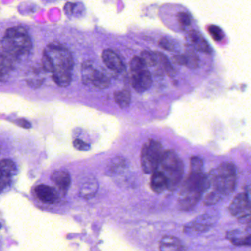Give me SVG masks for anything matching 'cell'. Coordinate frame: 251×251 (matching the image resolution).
Wrapping results in <instances>:
<instances>
[{"instance_id":"cb8c5ba5","label":"cell","mask_w":251,"mask_h":251,"mask_svg":"<svg viewBox=\"0 0 251 251\" xmlns=\"http://www.w3.org/2000/svg\"><path fill=\"white\" fill-rule=\"evenodd\" d=\"M223 196L216 191L213 190L212 192L207 194L206 196L204 199V204L205 205H212L217 203L220 200L222 199Z\"/></svg>"},{"instance_id":"4316f807","label":"cell","mask_w":251,"mask_h":251,"mask_svg":"<svg viewBox=\"0 0 251 251\" xmlns=\"http://www.w3.org/2000/svg\"><path fill=\"white\" fill-rule=\"evenodd\" d=\"M208 33L211 35V37L213 38L216 42H221L224 38V33L223 30L215 25H211L208 27Z\"/></svg>"},{"instance_id":"9c48e42d","label":"cell","mask_w":251,"mask_h":251,"mask_svg":"<svg viewBox=\"0 0 251 251\" xmlns=\"http://www.w3.org/2000/svg\"><path fill=\"white\" fill-rule=\"evenodd\" d=\"M202 193L195 191L180 189L177 200V205L181 211H191L199 202Z\"/></svg>"},{"instance_id":"9a60e30c","label":"cell","mask_w":251,"mask_h":251,"mask_svg":"<svg viewBox=\"0 0 251 251\" xmlns=\"http://www.w3.org/2000/svg\"><path fill=\"white\" fill-rule=\"evenodd\" d=\"M51 180L61 190L67 191L71 184V177L70 173L65 170H58L54 172L51 176Z\"/></svg>"},{"instance_id":"4fadbf2b","label":"cell","mask_w":251,"mask_h":251,"mask_svg":"<svg viewBox=\"0 0 251 251\" xmlns=\"http://www.w3.org/2000/svg\"><path fill=\"white\" fill-rule=\"evenodd\" d=\"M151 187L155 193H161L168 188L167 179L161 170H155L151 176Z\"/></svg>"},{"instance_id":"836d02e7","label":"cell","mask_w":251,"mask_h":251,"mask_svg":"<svg viewBox=\"0 0 251 251\" xmlns=\"http://www.w3.org/2000/svg\"><path fill=\"white\" fill-rule=\"evenodd\" d=\"M17 123L18 126L23 127V128L29 129L31 127V124L25 119H20V120H17Z\"/></svg>"},{"instance_id":"2e32d148","label":"cell","mask_w":251,"mask_h":251,"mask_svg":"<svg viewBox=\"0 0 251 251\" xmlns=\"http://www.w3.org/2000/svg\"><path fill=\"white\" fill-rule=\"evenodd\" d=\"M35 192L38 198L46 203H52L56 199V193L55 191L48 185H39L36 186Z\"/></svg>"},{"instance_id":"5b68a950","label":"cell","mask_w":251,"mask_h":251,"mask_svg":"<svg viewBox=\"0 0 251 251\" xmlns=\"http://www.w3.org/2000/svg\"><path fill=\"white\" fill-rule=\"evenodd\" d=\"M162 145L158 141L149 139L144 144L141 152V165L146 174H152L158 170L162 158Z\"/></svg>"},{"instance_id":"5bb4252c","label":"cell","mask_w":251,"mask_h":251,"mask_svg":"<svg viewBox=\"0 0 251 251\" xmlns=\"http://www.w3.org/2000/svg\"><path fill=\"white\" fill-rule=\"evenodd\" d=\"M159 249L161 251H183L186 249L178 238L165 236L161 239Z\"/></svg>"},{"instance_id":"30bf717a","label":"cell","mask_w":251,"mask_h":251,"mask_svg":"<svg viewBox=\"0 0 251 251\" xmlns=\"http://www.w3.org/2000/svg\"><path fill=\"white\" fill-rule=\"evenodd\" d=\"M102 61L108 69L114 72H123L125 66L120 57L114 51L105 50L102 52Z\"/></svg>"},{"instance_id":"ac0fdd59","label":"cell","mask_w":251,"mask_h":251,"mask_svg":"<svg viewBox=\"0 0 251 251\" xmlns=\"http://www.w3.org/2000/svg\"><path fill=\"white\" fill-rule=\"evenodd\" d=\"M98 190V183L95 179L86 180L80 189V195L85 199H90L96 195Z\"/></svg>"},{"instance_id":"f546056e","label":"cell","mask_w":251,"mask_h":251,"mask_svg":"<svg viewBox=\"0 0 251 251\" xmlns=\"http://www.w3.org/2000/svg\"><path fill=\"white\" fill-rule=\"evenodd\" d=\"M73 145H74L75 148L79 151H87L90 150L91 147L89 144L86 143V142H83V141L80 140V139H75L73 142Z\"/></svg>"},{"instance_id":"83f0119b","label":"cell","mask_w":251,"mask_h":251,"mask_svg":"<svg viewBox=\"0 0 251 251\" xmlns=\"http://www.w3.org/2000/svg\"><path fill=\"white\" fill-rule=\"evenodd\" d=\"M130 67L132 72H135L143 70V69L146 68L147 67L141 57L135 56L130 61Z\"/></svg>"},{"instance_id":"d6986e66","label":"cell","mask_w":251,"mask_h":251,"mask_svg":"<svg viewBox=\"0 0 251 251\" xmlns=\"http://www.w3.org/2000/svg\"><path fill=\"white\" fill-rule=\"evenodd\" d=\"M114 100L121 108H127L131 102V94L127 89H122L114 92Z\"/></svg>"},{"instance_id":"8992f818","label":"cell","mask_w":251,"mask_h":251,"mask_svg":"<svg viewBox=\"0 0 251 251\" xmlns=\"http://www.w3.org/2000/svg\"><path fill=\"white\" fill-rule=\"evenodd\" d=\"M82 77L85 84H91L97 89H107L111 84L110 79L102 72L94 68L90 62H85L82 66Z\"/></svg>"},{"instance_id":"3957f363","label":"cell","mask_w":251,"mask_h":251,"mask_svg":"<svg viewBox=\"0 0 251 251\" xmlns=\"http://www.w3.org/2000/svg\"><path fill=\"white\" fill-rule=\"evenodd\" d=\"M208 177L210 186L222 196L229 195L234 190L236 182V170L234 164L223 163L213 170Z\"/></svg>"},{"instance_id":"4dcf8cb0","label":"cell","mask_w":251,"mask_h":251,"mask_svg":"<svg viewBox=\"0 0 251 251\" xmlns=\"http://www.w3.org/2000/svg\"><path fill=\"white\" fill-rule=\"evenodd\" d=\"M125 162H123V158H115L114 161L111 163V171L117 173V172L121 170V169L120 168H123Z\"/></svg>"},{"instance_id":"ba28073f","label":"cell","mask_w":251,"mask_h":251,"mask_svg":"<svg viewBox=\"0 0 251 251\" xmlns=\"http://www.w3.org/2000/svg\"><path fill=\"white\" fill-rule=\"evenodd\" d=\"M132 87L136 92L142 93L151 88L152 80L151 73L146 68L133 72L130 78Z\"/></svg>"},{"instance_id":"7c38bea8","label":"cell","mask_w":251,"mask_h":251,"mask_svg":"<svg viewBox=\"0 0 251 251\" xmlns=\"http://www.w3.org/2000/svg\"><path fill=\"white\" fill-rule=\"evenodd\" d=\"M211 217L208 215H202L198 217L195 221L192 222L190 224L185 227L186 232H196L202 233L206 231L211 226Z\"/></svg>"},{"instance_id":"603a6c76","label":"cell","mask_w":251,"mask_h":251,"mask_svg":"<svg viewBox=\"0 0 251 251\" xmlns=\"http://www.w3.org/2000/svg\"><path fill=\"white\" fill-rule=\"evenodd\" d=\"M158 45L162 49L169 52H176L177 51V46L174 41L167 37L161 38L158 42Z\"/></svg>"},{"instance_id":"484cf974","label":"cell","mask_w":251,"mask_h":251,"mask_svg":"<svg viewBox=\"0 0 251 251\" xmlns=\"http://www.w3.org/2000/svg\"><path fill=\"white\" fill-rule=\"evenodd\" d=\"M10 67L11 64L7 58L0 54V80L6 75L10 70Z\"/></svg>"},{"instance_id":"7a4b0ae2","label":"cell","mask_w":251,"mask_h":251,"mask_svg":"<svg viewBox=\"0 0 251 251\" xmlns=\"http://www.w3.org/2000/svg\"><path fill=\"white\" fill-rule=\"evenodd\" d=\"M5 53L19 58L27 55L32 49V42L27 30L23 27L8 29L1 40Z\"/></svg>"},{"instance_id":"d6a6232c","label":"cell","mask_w":251,"mask_h":251,"mask_svg":"<svg viewBox=\"0 0 251 251\" xmlns=\"http://www.w3.org/2000/svg\"><path fill=\"white\" fill-rule=\"evenodd\" d=\"M172 61L177 65H185V58L183 55H173L172 57Z\"/></svg>"},{"instance_id":"1f68e13d","label":"cell","mask_w":251,"mask_h":251,"mask_svg":"<svg viewBox=\"0 0 251 251\" xmlns=\"http://www.w3.org/2000/svg\"><path fill=\"white\" fill-rule=\"evenodd\" d=\"M10 180H11V177H7L0 172V192L9 184Z\"/></svg>"},{"instance_id":"7402d4cb","label":"cell","mask_w":251,"mask_h":251,"mask_svg":"<svg viewBox=\"0 0 251 251\" xmlns=\"http://www.w3.org/2000/svg\"><path fill=\"white\" fill-rule=\"evenodd\" d=\"M183 55L185 58V66L192 70L198 68L199 65V58L195 53L194 48L187 49Z\"/></svg>"},{"instance_id":"f1b7e54d","label":"cell","mask_w":251,"mask_h":251,"mask_svg":"<svg viewBox=\"0 0 251 251\" xmlns=\"http://www.w3.org/2000/svg\"><path fill=\"white\" fill-rule=\"evenodd\" d=\"M177 20L179 25L182 27H187L190 25L192 23L191 16L186 12H179L177 15Z\"/></svg>"},{"instance_id":"44dd1931","label":"cell","mask_w":251,"mask_h":251,"mask_svg":"<svg viewBox=\"0 0 251 251\" xmlns=\"http://www.w3.org/2000/svg\"><path fill=\"white\" fill-rule=\"evenodd\" d=\"M0 172L7 177H11L17 173V167L14 161L10 159L0 161Z\"/></svg>"},{"instance_id":"e575fe53","label":"cell","mask_w":251,"mask_h":251,"mask_svg":"<svg viewBox=\"0 0 251 251\" xmlns=\"http://www.w3.org/2000/svg\"><path fill=\"white\" fill-rule=\"evenodd\" d=\"M0 227H1V225H0Z\"/></svg>"},{"instance_id":"ffe728a7","label":"cell","mask_w":251,"mask_h":251,"mask_svg":"<svg viewBox=\"0 0 251 251\" xmlns=\"http://www.w3.org/2000/svg\"><path fill=\"white\" fill-rule=\"evenodd\" d=\"M155 58H156L157 64L159 63L162 66L164 72L167 73V75L170 77H173L176 75V70L172 66L171 63L169 61L165 55L161 53V52H154Z\"/></svg>"},{"instance_id":"277c9868","label":"cell","mask_w":251,"mask_h":251,"mask_svg":"<svg viewBox=\"0 0 251 251\" xmlns=\"http://www.w3.org/2000/svg\"><path fill=\"white\" fill-rule=\"evenodd\" d=\"M159 167L167 177V189L173 190L177 188L183 175V164L177 153L172 150L164 151Z\"/></svg>"},{"instance_id":"e0dca14e","label":"cell","mask_w":251,"mask_h":251,"mask_svg":"<svg viewBox=\"0 0 251 251\" xmlns=\"http://www.w3.org/2000/svg\"><path fill=\"white\" fill-rule=\"evenodd\" d=\"M227 239L235 246L250 247L251 245V235L242 236L239 230H232L228 232L227 234Z\"/></svg>"},{"instance_id":"52a82bcc","label":"cell","mask_w":251,"mask_h":251,"mask_svg":"<svg viewBox=\"0 0 251 251\" xmlns=\"http://www.w3.org/2000/svg\"><path fill=\"white\" fill-rule=\"evenodd\" d=\"M229 211L233 217H239L251 214L249 197L247 193L238 194L229 205Z\"/></svg>"},{"instance_id":"8fae6325","label":"cell","mask_w":251,"mask_h":251,"mask_svg":"<svg viewBox=\"0 0 251 251\" xmlns=\"http://www.w3.org/2000/svg\"><path fill=\"white\" fill-rule=\"evenodd\" d=\"M188 39L194 49L200 51V52H205V53H211V47L199 32L195 30H191L188 34Z\"/></svg>"},{"instance_id":"6da1fadb","label":"cell","mask_w":251,"mask_h":251,"mask_svg":"<svg viewBox=\"0 0 251 251\" xmlns=\"http://www.w3.org/2000/svg\"><path fill=\"white\" fill-rule=\"evenodd\" d=\"M42 62L45 70L52 73L56 85L64 88L70 84L74 61L66 47L56 43L48 45L44 52Z\"/></svg>"},{"instance_id":"d4e9b609","label":"cell","mask_w":251,"mask_h":251,"mask_svg":"<svg viewBox=\"0 0 251 251\" xmlns=\"http://www.w3.org/2000/svg\"><path fill=\"white\" fill-rule=\"evenodd\" d=\"M141 58L143 60L146 67H155L157 64L156 58L152 52L144 51L141 53Z\"/></svg>"}]
</instances>
